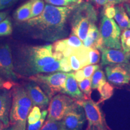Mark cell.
Masks as SVG:
<instances>
[{"instance_id": "ee69618b", "label": "cell", "mask_w": 130, "mask_h": 130, "mask_svg": "<svg viewBox=\"0 0 130 130\" xmlns=\"http://www.w3.org/2000/svg\"><path fill=\"white\" fill-rule=\"evenodd\" d=\"M4 130H13V129L11 127H7V128H6Z\"/></svg>"}, {"instance_id": "484cf974", "label": "cell", "mask_w": 130, "mask_h": 130, "mask_svg": "<svg viewBox=\"0 0 130 130\" xmlns=\"http://www.w3.org/2000/svg\"><path fill=\"white\" fill-rule=\"evenodd\" d=\"M12 31V24L9 18H7L0 22V36L10 35Z\"/></svg>"}, {"instance_id": "4dcf8cb0", "label": "cell", "mask_w": 130, "mask_h": 130, "mask_svg": "<svg viewBox=\"0 0 130 130\" xmlns=\"http://www.w3.org/2000/svg\"><path fill=\"white\" fill-rule=\"evenodd\" d=\"M47 115H48V110H43L42 112L41 118L36 123H33V124H28V123L27 130H40L45 122V118H46Z\"/></svg>"}, {"instance_id": "603a6c76", "label": "cell", "mask_w": 130, "mask_h": 130, "mask_svg": "<svg viewBox=\"0 0 130 130\" xmlns=\"http://www.w3.org/2000/svg\"><path fill=\"white\" fill-rule=\"evenodd\" d=\"M79 88L85 96L86 100H90L92 93L91 78H85L83 81L78 82Z\"/></svg>"}, {"instance_id": "f35d334b", "label": "cell", "mask_w": 130, "mask_h": 130, "mask_svg": "<svg viewBox=\"0 0 130 130\" xmlns=\"http://www.w3.org/2000/svg\"><path fill=\"white\" fill-rule=\"evenodd\" d=\"M92 2H93L96 4L98 7H104L107 4V0H92Z\"/></svg>"}, {"instance_id": "7c38bea8", "label": "cell", "mask_w": 130, "mask_h": 130, "mask_svg": "<svg viewBox=\"0 0 130 130\" xmlns=\"http://www.w3.org/2000/svg\"><path fill=\"white\" fill-rule=\"evenodd\" d=\"M30 110L27 107L12 105L9 114V125L13 130H26V123Z\"/></svg>"}, {"instance_id": "d4e9b609", "label": "cell", "mask_w": 130, "mask_h": 130, "mask_svg": "<svg viewBox=\"0 0 130 130\" xmlns=\"http://www.w3.org/2000/svg\"><path fill=\"white\" fill-rule=\"evenodd\" d=\"M45 6L43 0H32L31 18L40 15L43 12Z\"/></svg>"}, {"instance_id": "9a60e30c", "label": "cell", "mask_w": 130, "mask_h": 130, "mask_svg": "<svg viewBox=\"0 0 130 130\" xmlns=\"http://www.w3.org/2000/svg\"><path fill=\"white\" fill-rule=\"evenodd\" d=\"M61 93L67 95L77 101L86 100L85 96L79 88L78 82L74 77V72L68 73L64 89Z\"/></svg>"}, {"instance_id": "d6986e66", "label": "cell", "mask_w": 130, "mask_h": 130, "mask_svg": "<svg viewBox=\"0 0 130 130\" xmlns=\"http://www.w3.org/2000/svg\"><path fill=\"white\" fill-rule=\"evenodd\" d=\"M114 19L121 30L130 29V18L123 7V4L115 6Z\"/></svg>"}, {"instance_id": "5b68a950", "label": "cell", "mask_w": 130, "mask_h": 130, "mask_svg": "<svg viewBox=\"0 0 130 130\" xmlns=\"http://www.w3.org/2000/svg\"><path fill=\"white\" fill-rule=\"evenodd\" d=\"M101 14L100 31L104 46L109 48L122 50L121 28L113 18H108Z\"/></svg>"}, {"instance_id": "4fadbf2b", "label": "cell", "mask_w": 130, "mask_h": 130, "mask_svg": "<svg viewBox=\"0 0 130 130\" xmlns=\"http://www.w3.org/2000/svg\"><path fill=\"white\" fill-rule=\"evenodd\" d=\"M90 48L83 46L77 48L67 58L72 70L76 71L82 69L84 66L90 65L89 58Z\"/></svg>"}, {"instance_id": "f6af8a7d", "label": "cell", "mask_w": 130, "mask_h": 130, "mask_svg": "<svg viewBox=\"0 0 130 130\" xmlns=\"http://www.w3.org/2000/svg\"><path fill=\"white\" fill-rule=\"evenodd\" d=\"M91 1H92V0H91Z\"/></svg>"}, {"instance_id": "ab89813d", "label": "cell", "mask_w": 130, "mask_h": 130, "mask_svg": "<svg viewBox=\"0 0 130 130\" xmlns=\"http://www.w3.org/2000/svg\"><path fill=\"white\" fill-rule=\"evenodd\" d=\"M123 7H124L125 9L126 12L128 14V16H129L130 18V0L129 1H128V2L123 3Z\"/></svg>"}, {"instance_id": "4316f807", "label": "cell", "mask_w": 130, "mask_h": 130, "mask_svg": "<svg viewBox=\"0 0 130 130\" xmlns=\"http://www.w3.org/2000/svg\"><path fill=\"white\" fill-rule=\"evenodd\" d=\"M61 71L60 61L57 60L50 64L45 65L40 68L38 70V74L39 73H53Z\"/></svg>"}, {"instance_id": "cb8c5ba5", "label": "cell", "mask_w": 130, "mask_h": 130, "mask_svg": "<svg viewBox=\"0 0 130 130\" xmlns=\"http://www.w3.org/2000/svg\"><path fill=\"white\" fill-rule=\"evenodd\" d=\"M48 4L53 5L59 7H68V6H75L80 4L83 0H45Z\"/></svg>"}, {"instance_id": "8d00e7d4", "label": "cell", "mask_w": 130, "mask_h": 130, "mask_svg": "<svg viewBox=\"0 0 130 130\" xmlns=\"http://www.w3.org/2000/svg\"><path fill=\"white\" fill-rule=\"evenodd\" d=\"M129 1V0H107V3L105 6H115L116 5L123 4Z\"/></svg>"}, {"instance_id": "60d3db41", "label": "cell", "mask_w": 130, "mask_h": 130, "mask_svg": "<svg viewBox=\"0 0 130 130\" xmlns=\"http://www.w3.org/2000/svg\"><path fill=\"white\" fill-rule=\"evenodd\" d=\"M7 14V12H0V22L1 21H3L5 18H6Z\"/></svg>"}, {"instance_id": "7402d4cb", "label": "cell", "mask_w": 130, "mask_h": 130, "mask_svg": "<svg viewBox=\"0 0 130 130\" xmlns=\"http://www.w3.org/2000/svg\"><path fill=\"white\" fill-rule=\"evenodd\" d=\"M100 97L97 103L100 104L101 102L110 99L114 93V88L111 83L106 82L98 89Z\"/></svg>"}, {"instance_id": "52a82bcc", "label": "cell", "mask_w": 130, "mask_h": 130, "mask_svg": "<svg viewBox=\"0 0 130 130\" xmlns=\"http://www.w3.org/2000/svg\"><path fill=\"white\" fill-rule=\"evenodd\" d=\"M76 101L65 94H58L51 98L48 109V120L60 121L75 104Z\"/></svg>"}, {"instance_id": "7bdbcfd3", "label": "cell", "mask_w": 130, "mask_h": 130, "mask_svg": "<svg viewBox=\"0 0 130 130\" xmlns=\"http://www.w3.org/2000/svg\"><path fill=\"white\" fill-rule=\"evenodd\" d=\"M3 128H4V125L0 121V130H3Z\"/></svg>"}, {"instance_id": "74e56055", "label": "cell", "mask_w": 130, "mask_h": 130, "mask_svg": "<svg viewBox=\"0 0 130 130\" xmlns=\"http://www.w3.org/2000/svg\"><path fill=\"white\" fill-rule=\"evenodd\" d=\"M12 83L10 81H6L3 79L2 77H0V87H4L6 88L10 89V87H12Z\"/></svg>"}, {"instance_id": "8fae6325", "label": "cell", "mask_w": 130, "mask_h": 130, "mask_svg": "<svg viewBox=\"0 0 130 130\" xmlns=\"http://www.w3.org/2000/svg\"><path fill=\"white\" fill-rule=\"evenodd\" d=\"M100 50L101 52L102 66L129 62L130 53H125L122 50L107 48L104 46Z\"/></svg>"}, {"instance_id": "1f68e13d", "label": "cell", "mask_w": 130, "mask_h": 130, "mask_svg": "<svg viewBox=\"0 0 130 130\" xmlns=\"http://www.w3.org/2000/svg\"><path fill=\"white\" fill-rule=\"evenodd\" d=\"M99 68H100L99 65L90 64L84 66V68L81 69V70L82 71L83 74L84 78H91L93 73Z\"/></svg>"}, {"instance_id": "ac0fdd59", "label": "cell", "mask_w": 130, "mask_h": 130, "mask_svg": "<svg viewBox=\"0 0 130 130\" xmlns=\"http://www.w3.org/2000/svg\"><path fill=\"white\" fill-rule=\"evenodd\" d=\"M12 104L25 107L31 109L32 102L25 89L21 86L13 87L12 93Z\"/></svg>"}, {"instance_id": "e0dca14e", "label": "cell", "mask_w": 130, "mask_h": 130, "mask_svg": "<svg viewBox=\"0 0 130 130\" xmlns=\"http://www.w3.org/2000/svg\"><path fill=\"white\" fill-rule=\"evenodd\" d=\"M83 43L84 46L87 48L97 50H100L104 46L101 35L96 24H93L90 27L87 36Z\"/></svg>"}, {"instance_id": "8992f818", "label": "cell", "mask_w": 130, "mask_h": 130, "mask_svg": "<svg viewBox=\"0 0 130 130\" xmlns=\"http://www.w3.org/2000/svg\"><path fill=\"white\" fill-rule=\"evenodd\" d=\"M77 102L84 108L88 121V126H94L97 130H111L107 125L104 115L99 104L91 99L77 101Z\"/></svg>"}, {"instance_id": "6da1fadb", "label": "cell", "mask_w": 130, "mask_h": 130, "mask_svg": "<svg viewBox=\"0 0 130 130\" xmlns=\"http://www.w3.org/2000/svg\"><path fill=\"white\" fill-rule=\"evenodd\" d=\"M75 7L46 4L40 15L26 21V26L35 37L45 41L56 42L64 39L69 32L68 20Z\"/></svg>"}, {"instance_id": "ffe728a7", "label": "cell", "mask_w": 130, "mask_h": 130, "mask_svg": "<svg viewBox=\"0 0 130 130\" xmlns=\"http://www.w3.org/2000/svg\"><path fill=\"white\" fill-rule=\"evenodd\" d=\"M31 5L32 0H30L18 8L14 14V19L19 22H24L31 19Z\"/></svg>"}, {"instance_id": "7a4b0ae2", "label": "cell", "mask_w": 130, "mask_h": 130, "mask_svg": "<svg viewBox=\"0 0 130 130\" xmlns=\"http://www.w3.org/2000/svg\"><path fill=\"white\" fill-rule=\"evenodd\" d=\"M57 60L52 45L31 46L24 50L16 63V69L23 75L37 74L40 68Z\"/></svg>"}, {"instance_id": "44dd1931", "label": "cell", "mask_w": 130, "mask_h": 130, "mask_svg": "<svg viewBox=\"0 0 130 130\" xmlns=\"http://www.w3.org/2000/svg\"><path fill=\"white\" fill-rule=\"evenodd\" d=\"M107 82V78L103 71L99 68L91 77V86L92 89H98Z\"/></svg>"}, {"instance_id": "f1b7e54d", "label": "cell", "mask_w": 130, "mask_h": 130, "mask_svg": "<svg viewBox=\"0 0 130 130\" xmlns=\"http://www.w3.org/2000/svg\"><path fill=\"white\" fill-rule=\"evenodd\" d=\"M42 116L40 108L37 106H35L31 109L27 118V122L28 124H33L36 123L40 119Z\"/></svg>"}, {"instance_id": "b9f144b4", "label": "cell", "mask_w": 130, "mask_h": 130, "mask_svg": "<svg viewBox=\"0 0 130 130\" xmlns=\"http://www.w3.org/2000/svg\"><path fill=\"white\" fill-rule=\"evenodd\" d=\"M86 130H97V129L94 126H88Z\"/></svg>"}, {"instance_id": "277c9868", "label": "cell", "mask_w": 130, "mask_h": 130, "mask_svg": "<svg viewBox=\"0 0 130 130\" xmlns=\"http://www.w3.org/2000/svg\"><path fill=\"white\" fill-rule=\"evenodd\" d=\"M68 73L58 71L48 75L37 74L32 75L29 79L38 84L51 100L55 94L58 92L61 93L64 89Z\"/></svg>"}, {"instance_id": "ba28073f", "label": "cell", "mask_w": 130, "mask_h": 130, "mask_svg": "<svg viewBox=\"0 0 130 130\" xmlns=\"http://www.w3.org/2000/svg\"><path fill=\"white\" fill-rule=\"evenodd\" d=\"M107 79L115 86H123L130 81V61L108 65L105 67Z\"/></svg>"}, {"instance_id": "e575fe53", "label": "cell", "mask_w": 130, "mask_h": 130, "mask_svg": "<svg viewBox=\"0 0 130 130\" xmlns=\"http://www.w3.org/2000/svg\"><path fill=\"white\" fill-rule=\"evenodd\" d=\"M60 68L61 72H72V68H71V66H70V64L69 61L68 60L67 58L63 57V58H61V60H60Z\"/></svg>"}, {"instance_id": "83f0119b", "label": "cell", "mask_w": 130, "mask_h": 130, "mask_svg": "<svg viewBox=\"0 0 130 130\" xmlns=\"http://www.w3.org/2000/svg\"><path fill=\"white\" fill-rule=\"evenodd\" d=\"M122 49L125 53H130V29L123 30L121 35Z\"/></svg>"}, {"instance_id": "2e32d148", "label": "cell", "mask_w": 130, "mask_h": 130, "mask_svg": "<svg viewBox=\"0 0 130 130\" xmlns=\"http://www.w3.org/2000/svg\"><path fill=\"white\" fill-rule=\"evenodd\" d=\"M10 104V93L6 90L0 92V121L6 128L9 126Z\"/></svg>"}, {"instance_id": "30bf717a", "label": "cell", "mask_w": 130, "mask_h": 130, "mask_svg": "<svg viewBox=\"0 0 130 130\" xmlns=\"http://www.w3.org/2000/svg\"><path fill=\"white\" fill-rule=\"evenodd\" d=\"M14 70L10 48L7 44L0 45V77L16 80L17 77Z\"/></svg>"}, {"instance_id": "f546056e", "label": "cell", "mask_w": 130, "mask_h": 130, "mask_svg": "<svg viewBox=\"0 0 130 130\" xmlns=\"http://www.w3.org/2000/svg\"><path fill=\"white\" fill-rule=\"evenodd\" d=\"M40 130H63L61 121H55L47 119Z\"/></svg>"}, {"instance_id": "836d02e7", "label": "cell", "mask_w": 130, "mask_h": 130, "mask_svg": "<svg viewBox=\"0 0 130 130\" xmlns=\"http://www.w3.org/2000/svg\"><path fill=\"white\" fill-rule=\"evenodd\" d=\"M108 18H113L115 14V6H105L103 7L102 13Z\"/></svg>"}, {"instance_id": "9c48e42d", "label": "cell", "mask_w": 130, "mask_h": 130, "mask_svg": "<svg viewBox=\"0 0 130 130\" xmlns=\"http://www.w3.org/2000/svg\"><path fill=\"white\" fill-rule=\"evenodd\" d=\"M86 120L84 108L76 101L61 121L63 130H81Z\"/></svg>"}, {"instance_id": "d6a6232c", "label": "cell", "mask_w": 130, "mask_h": 130, "mask_svg": "<svg viewBox=\"0 0 130 130\" xmlns=\"http://www.w3.org/2000/svg\"><path fill=\"white\" fill-rule=\"evenodd\" d=\"M90 64H98L100 60V53L97 49L90 48L89 50Z\"/></svg>"}, {"instance_id": "d590c367", "label": "cell", "mask_w": 130, "mask_h": 130, "mask_svg": "<svg viewBox=\"0 0 130 130\" xmlns=\"http://www.w3.org/2000/svg\"><path fill=\"white\" fill-rule=\"evenodd\" d=\"M18 1V0H0V11L13 6Z\"/></svg>"}, {"instance_id": "5bb4252c", "label": "cell", "mask_w": 130, "mask_h": 130, "mask_svg": "<svg viewBox=\"0 0 130 130\" xmlns=\"http://www.w3.org/2000/svg\"><path fill=\"white\" fill-rule=\"evenodd\" d=\"M25 89L35 106H37L43 109L46 108L50 104V99L48 95L36 83L32 81L27 84Z\"/></svg>"}, {"instance_id": "3957f363", "label": "cell", "mask_w": 130, "mask_h": 130, "mask_svg": "<svg viewBox=\"0 0 130 130\" xmlns=\"http://www.w3.org/2000/svg\"><path fill=\"white\" fill-rule=\"evenodd\" d=\"M70 17L72 34L82 41L86 39L90 27L98 21L96 10L89 2H82L76 6Z\"/></svg>"}]
</instances>
